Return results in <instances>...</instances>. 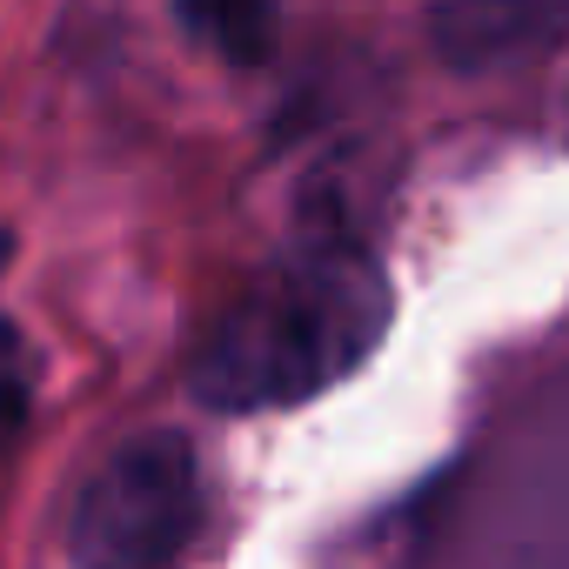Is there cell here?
<instances>
[{
  "label": "cell",
  "mask_w": 569,
  "mask_h": 569,
  "mask_svg": "<svg viewBox=\"0 0 569 569\" xmlns=\"http://www.w3.org/2000/svg\"><path fill=\"white\" fill-rule=\"evenodd\" d=\"M396 316L382 261L349 234L289 241L208 322L188 356V389L214 416L296 409L356 376Z\"/></svg>",
  "instance_id": "obj_1"
},
{
  "label": "cell",
  "mask_w": 569,
  "mask_h": 569,
  "mask_svg": "<svg viewBox=\"0 0 569 569\" xmlns=\"http://www.w3.org/2000/svg\"><path fill=\"white\" fill-rule=\"evenodd\" d=\"M208 516L201 456L181 429L121 436L68 502V562L74 569H174Z\"/></svg>",
  "instance_id": "obj_2"
},
{
  "label": "cell",
  "mask_w": 569,
  "mask_h": 569,
  "mask_svg": "<svg viewBox=\"0 0 569 569\" xmlns=\"http://www.w3.org/2000/svg\"><path fill=\"white\" fill-rule=\"evenodd\" d=\"M569 34V0H429V41L456 74H502Z\"/></svg>",
  "instance_id": "obj_3"
},
{
  "label": "cell",
  "mask_w": 569,
  "mask_h": 569,
  "mask_svg": "<svg viewBox=\"0 0 569 569\" xmlns=\"http://www.w3.org/2000/svg\"><path fill=\"white\" fill-rule=\"evenodd\" d=\"M181 34L228 68H261L281 34V0H168Z\"/></svg>",
  "instance_id": "obj_4"
},
{
  "label": "cell",
  "mask_w": 569,
  "mask_h": 569,
  "mask_svg": "<svg viewBox=\"0 0 569 569\" xmlns=\"http://www.w3.org/2000/svg\"><path fill=\"white\" fill-rule=\"evenodd\" d=\"M34 422V369L21 349V329L0 322V456H8Z\"/></svg>",
  "instance_id": "obj_5"
},
{
  "label": "cell",
  "mask_w": 569,
  "mask_h": 569,
  "mask_svg": "<svg viewBox=\"0 0 569 569\" xmlns=\"http://www.w3.org/2000/svg\"><path fill=\"white\" fill-rule=\"evenodd\" d=\"M8 261H14V234H8V228H0V268H8Z\"/></svg>",
  "instance_id": "obj_6"
}]
</instances>
